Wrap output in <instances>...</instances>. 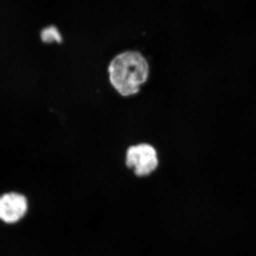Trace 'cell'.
<instances>
[{
	"label": "cell",
	"instance_id": "2",
	"mask_svg": "<svg viewBox=\"0 0 256 256\" xmlns=\"http://www.w3.org/2000/svg\"><path fill=\"white\" fill-rule=\"evenodd\" d=\"M158 164V153L150 144L142 143L128 148L126 164L134 170L137 176H148L156 170Z\"/></svg>",
	"mask_w": 256,
	"mask_h": 256
},
{
	"label": "cell",
	"instance_id": "1",
	"mask_svg": "<svg viewBox=\"0 0 256 256\" xmlns=\"http://www.w3.org/2000/svg\"><path fill=\"white\" fill-rule=\"evenodd\" d=\"M112 86L120 95L137 94L148 79L149 65L140 52L128 50L116 56L108 67Z\"/></svg>",
	"mask_w": 256,
	"mask_h": 256
},
{
	"label": "cell",
	"instance_id": "4",
	"mask_svg": "<svg viewBox=\"0 0 256 256\" xmlns=\"http://www.w3.org/2000/svg\"><path fill=\"white\" fill-rule=\"evenodd\" d=\"M41 38L44 43H52L54 42L60 43L62 42V36L60 32L54 26L44 28L41 33Z\"/></svg>",
	"mask_w": 256,
	"mask_h": 256
},
{
	"label": "cell",
	"instance_id": "3",
	"mask_svg": "<svg viewBox=\"0 0 256 256\" xmlns=\"http://www.w3.org/2000/svg\"><path fill=\"white\" fill-rule=\"evenodd\" d=\"M28 201L23 195L8 193L0 196V220L14 223L21 220L28 210Z\"/></svg>",
	"mask_w": 256,
	"mask_h": 256
}]
</instances>
